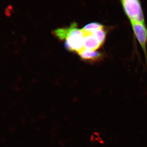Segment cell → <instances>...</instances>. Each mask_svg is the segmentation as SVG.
Segmentation results:
<instances>
[{
	"instance_id": "1",
	"label": "cell",
	"mask_w": 147,
	"mask_h": 147,
	"mask_svg": "<svg viewBox=\"0 0 147 147\" xmlns=\"http://www.w3.org/2000/svg\"><path fill=\"white\" fill-rule=\"evenodd\" d=\"M76 23L71 24L70 30L66 38L64 46L66 50L79 53L84 50V32L77 28Z\"/></svg>"
},
{
	"instance_id": "2",
	"label": "cell",
	"mask_w": 147,
	"mask_h": 147,
	"mask_svg": "<svg viewBox=\"0 0 147 147\" xmlns=\"http://www.w3.org/2000/svg\"><path fill=\"white\" fill-rule=\"evenodd\" d=\"M124 11L130 22L145 24V19L142 5L138 0H124L121 1Z\"/></svg>"
},
{
	"instance_id": "3",
	"label": "cell",
	"mask_w": 147,
	"mask_h": 147,
	"mask_svg": "<svg viewBox=\"0 0 147 147\" xmlns=\"http://www.w3.org/2000/svg\"><path fill=\"white\" fill-rule=\"evenodd\" d=\"M134 35L141 45L144 54L147 64V29L145 24L138 22H130Z\"/></svg>"
},
{
	"instance_id": "4",
	"label": "cell",
	"mask_w": 147,
	"mask_h": 147,
	"mask_svg": "<svg viewBox=\"0 0 147 147\" xmlns=\"http://www.w3.org/2000/svg\"><path fill=\"white\" fill-rule=\"evenodd\" d=\"M84 32V47L85 50L96 51L101 47L102 45L91 32Z\"/></svg>"
},
{
	"instance_id": "5",
	"label": "cell",
	"mask_w": 147,
	"mask_h": 147,
	"mask_svg": "<svg viewBox=\"0 0 147 147\" xmlns=\"http://www.w3.org/2000/svg\"><path fill=\"white\" fill-rule=\"evenodd\" d=\"M78 54L82 59L90 62H97L102 60L104 57V55L102 53L85 49L80 51Z\"/></svg>"
},
{
	"instance_id": "6",
	"label": "cell",
	"mask_w": 147,
	"mask_h": 147,
	"mask_svg": "<svg viewBox=\"0 0 147 147\" xmlns=\"http://www.w3.org/2000/svg\"><path fill=\"white\" fill-rule=\"evenodd\" d=\"M90 32H91L97 38L98 41L102 45H103L105 42L107 35V32L105 30V28Z\"/></svg>"
},
{
	"instance_id": "7",
	"label": "cell",
	"mask_w": 147,
	"mask_h": 147,
	"mask_svg": "<svg viewBox=\"0 0 147 147\" xmlns=\"http://www.w3.org/2000/svg\"><path fill=\"white\" fill-rule=\"evenodd\" d=\"M70 30V27L61 28L53 31V34L61 40H65Z\"/></svg>"
},
{
	"instance_id": "8",
	"label": "cell",
	"mask_w": 147,
	"mask_h": 147,
	"mask_svg": "<svg viewBox=\"0 0 147 147\" xmlns=\"http://www.w3.org/2000/svg\"><path fill=\"white\" fill-rule=\"evenodd\" d=\"M104 28V26L102 24L100 23L94 22L86 25L82 30L84 31H92Z\"/></svg>"
}]
</instances>
